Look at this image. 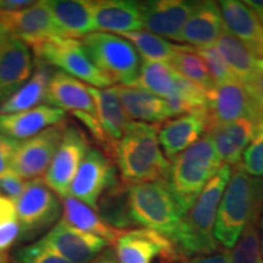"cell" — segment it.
<instances>
[{"instance_id": "1", "label": "cell", "mask_w": 263, "mask_h": 263, "mask_svg": "<svg viewBox=\"0 0 263 263\" xmlns=\"http://www.w3.org/2000/svg\"><path fill=\"white\" fill-rule=\"evenodd\" d=\"M230 176L232 166L223 163L193 206L183 215L176 234L171 239L180 256L195 257L219 251L215 227L219 203Z\"/></svg>"}, {"instance_id": "2", "label": "cell", "mask_w": 263, "mask_h": 263, "mask_svg": "<svg viewBox=\"0 0 263 263\" xmlns=\"http://www.w3.org/2000/svg\"><path fill=\"white\" fill-rule=\"evenodd\" d=\"M160 124L133 122L115 146L112 157L127 184L167 182L171 162L159 141Z\"/></svg>"}, {"instance_id": "3", "label": "cell", "mask_w": 263, "mask_h": 263, "mask_svg": "<svg viewBox=\"0 0 263 263\" xmlns=\"http://www.w3.org/2000/svg\"><path fill=\"white\" fill-rule=\"evenodd\" d=\"M263 211V178H254L235 166L217 213L215 236L218 244L233 249L246 226Z\"/></svg>"}, {"instance_id": "4", "label": "cell", "mask_w": 263, "mask_h": 263, "mask_svg": "<svg viewBox=\"0 0 263 263\" xmlns=\"http://www.w3.org/2000/svg\"><path fill=\"white\" fill-rule=\"evenodd\" d=\"M222 164L215 144L207 133L172 160L167 183L183 215L196 201Z\"/></svg>"}, {"instance_id": "5", "label": "cell", "mask_w": 263, "mask_h": 263, "mask_svg": "<svg viewBox=\"0 0 263 263\" xmlns=\"http://www.w3.org/2000/svg\"><path fill=\"white\" fill-rule=\"evenodd\" d=\"M130 215L136 226L172 239L183 212L167 182L129 184Z\"/></svg>"}, {"instance_id": "6", "label": "cell", "mask_w": 263, "mask_h": 263, "mask_svg": "<svg viewBox=\"0 0 263 263\" xmlns=\"http://www.w3.org/2000/svg\"><path fill=\"white\" fill-rule=\"evenodd\" d=\"M94 65L112 83L133 87L140 71V57L127 39L104 32H93L82 39Z\"/></svg>"}, {"instance_id": "7", "label": "cell", "mask_w": 263, "mask_h": 263, "mask_svg": "<svg viewBox=\"0 0 263 263\" xmlns=\"http://www.w3.org/2000/svg\"><path fill=\"white\" fill-rule=\"evenodd\" d=\"M50 106L61 108L81 121L94 139L110 155V149L98 120L97 107L89 87L61 71L54 72L49 82L47 101Z\"/></svg>"}, {"instance_id": "8", "label": "cell", "mask_w": 263, "mask_h": 263, "mask_svg": "<svg viewBox=\"0 0 263 263\" xmlns=\"http://www.w3.org/2000/svg\"><path fill=\"white\" fill-rule=\"evenodd\" d=\"M62 202L43 178L28 180L25 192L16 201L20 241H33L58 223Z\"/></svg>"}, {"instance_id": "9", "label": "cell", "mask_w": 263, "mask_h": 263, "mask_svg": "<svg viewBox=\"0 0 263 263\" xmlns=\"http://www.w3.org/2000/svg\"><path fill=\"white\" fill-rule=\"evenodd\" d=\"M33 50L41 62L55 66L64 73L94 85V88H110L114 84L94 65L83 43L78 39L52 38L33 47Z\"/></svg>"}, {"instance_id": "10", "label": "cell", "mask_w": 263, "mask_h": 263, "mask_svg": "<svg viewBox=\"0 0 263 263\" xmlns=\"http://www.w3.org/2000/svg\"><path fill=\"white\" fill-rule=\"evenodd\" d=\"M203 117L207 130L216 126L234 122L241 118L261 121L263 110L256 103L254 95L245 84L239 81L216 85L207 91V103Z\"/></svg>"}, {"instance_id": "11", "label": "cell", "mask_w": 263, "mask_h": 263, "mask_svg": "<svg viewBox=\"0 0 263 263\" xmlns=\"http://www.w3.org/2000/svg\"><path fill=\"white\" fill-rule=\"evenodd\" d=\"M90 147L83 130L73 124L66 126L57 154L43 178L57 195H68L72 180Z\"/></svg>"}, {"instance_id": "12", "label": "cell", "mask_w": 263, "mask_h": 263, "mask_svg": "<svg viewBox=\"0 0 263 263\" xmlns=\"http://www.w3.org/2000/svg\"><path fill=\"white\" fill-rule=\"evenodd\" d=\"M115 251L120 263H173L180 257L172 240L145 228L123 232Z\"/></svg>"}, {"instance_id": "13", "label": "cell", "mask_w": 263, "mask_h": 263, "mask_svg": "<svg viewBox=\"0 0 263 263\" xmlns=\"http://www.w3.org/2000/svg\"><path fill=\"white\" fill-rule=\"evenodd\" d=\"M117 179L116 163L103 151L90 147L72 180L67 196L97 211L99 199Z\"/></svg>"}, {"instance_id": "14", "label": "cell", "mask_w": 263, "mask_h": 263, "mask_svg": "<svg viewBox=\"0 0 263 263\" xmlns=\"http://www.w3.org/2000/svg\"><path fill=\"white\" fill-rule=\"evenodd\" d=\"M64 122L44 129L37 136L20 141L12 160L11 171L25 180L42 178L47 173L64 137Z\"/></svg>"}, {"instance_id": "15", "label": "cell", "mask_w": 263, "mask_h": 263, "mask_svg": "<svg viewBox=\"0 0 263 263\" xmlns=\"http://www.w3.org/2000/svg\"><path fill=\"white\" fill-rule=\"evenodd\" d=\"M41 240L71 263H89L110 245L105 239L82 232L64 219H60Z\"/></svg>"}, {"instance_id": "16", "label": "cell", "mask_w": 263, "mask_h": 263, "mask_svg": "<svg viewBox=\"0 0 263 263\" xmlns=\"http://www.w3.org/2000/svg\"><path fill=\"white\" fill-rule=\"evenodd\" d=\"M12 37L35 47L49 39L61 37L47 0L34 2L27 8L0 16Z\"/></svg>"}, {"instance_id": "17", "label": "cell", "mask_w": 263, "mask_h": 263, "mask_svg": "<svg viewBox=\"0 0 263 263\" xmlns=\"http://www.w3.org/2000/svg\"><path fill=\"white\" fill-rule=\"evenodd\" d=\"M196 3L184 0H154L140 3L143 28L146 32L178 42L184 25Z\"/></svg>"}, {"instance_id": "18", "label": "cell", "mask_w": 263, "mask_h": 263, "mask_svg": "<svg viewBox=\"0 0 263 263\" xmlns=\"http://www.w3.org/2000/svg\"><path fill=\"white\" fill-rule=\"evenodd\" d=\"M33 74L29 45L10 35L0 45V87L4 100L21 88Z\"/></svg>"}, {"instance_id": "19", "label": "cell", "mask_w": 263, "mask_h": 263, "mask_svg": "<svg viewBox=\"0 0 263 263\" xmlns=\"http://www.w3.org/2000/svg\"><path fill=\"white\" fill-rule=\"evenodd\" d=\"M226 31L238 38L251 54L263 59V25L244 2L223 0L218 3Z\"/></svg>"}, {"instance_id": "20", "label": "cell", "mask_w": 263, "mask_h": 263, "mask_svg": "<svg viewBox=\"0 0 263 263\" xmlns=\"http://www.w3.org/2000/svg\"><path fill=\"white\" fill-rule=\"evenodd\" d=\"M91 3L94 27L104 33L138 32L143 28L139 2L129 0H98Z\"/></svg>"}, {"instance_id": "21", "label": "cell", "mask_w": 263, "mask_h": 263, "mask_svg": "<svg viewBox=\"0 0 263 263\" xmlns=\"http://www.w3.org/2000/svg\"><path fill=\"white\" fill-rule=\"evenodd\" d=\"M65 117V111L50 105H41L24 112L0 115V134L24 141L49 127L64 122Z\"/></svg>"}, {"instance_id": "22", "label": "cell", "mask_w": 263, "mask_h": 263, "mask_svg": "<svg viewBox=\"0 0 263 263\" xmlns=\"http://www.w3.org/2000/svg\"><path fill=\"white\" fill-rule=\"evenodd\" d=\"M223 31L224 24L218 3H196L177 43H185L194 49L205 48L215 44Z\"/></svg>"}, {"instance_id": "23", "label": "cell", "mask_w": 263, "mask_h": 263, "mask_svg": "<svg viewBox=\"0 0 263 263\" xmlns=\"http://www.w3.org/2000/svg\"><path fill=\"white\" fill-rule=\"evenodd\" d=\"M257 123L251 118H241L207 130L221 161L234 167L241 164L244 151L257 130Z\"/></svg>"}, {"instance_id": "24", "label": "cell", "mask_w": 263, "mask_h": 263, "mask_svg": "<svg viewBox=\"0 0 263 263\" xmlns=\"http://www.w3.org/2000/svg\"><path fill=\"white\" fill-rule=\"evenodd\" d=\"M207 130L203 114L184 115L164 122L159 130V141L162 151L170 160L189 149L203 137Z\"/></svg>"}, {"instance_id": "25", "label": "cell", "mask_w": 263, "mask_h": 263, "mask_svg": "<svg viewBox=\"0 0 263 263\" xmlns=\"http://www.w3.org/2000/svg\"><path fill=\"white\" fill-rule=\"evenodd\" d=\"M89 90L94 99L95 107H97L99 123L107 140L110 156H112L115 146L123 138L132 121L124 112V108L115 87H89Z\"/></svg>"}, {"instance_id": "26", "label": "cell", "mask_w": 263, "mask_h": 263, "mask_svg": "<svg viewBox=\"0 0 263 263\" xmlns=\"http://www.w3.org/2000/svg\"><path fill=\"white\" fill-rule=\"evenodd\" d=\"M115 89L124 108V112L133 122L137 121L140 123L161 124L171 118L164 99L156 97L137 85H116Z\"/></svg>"}, {"instance_id": "27", "label": "cell", "mask_w": 263, "mask_h": 263, "mask_svg": "<svg viewBox=\"0 0 263 263\" xmlns=\"http://www.w3.org/2000/svg\"><path fill=\"white\" fill-rule=\"evenodd\" d=\"M48 4L62 38L83 39L95 31L91 3L88 0H49Z\"/></svg>"}, {"instance_id": "28", "label": "cell", "mask_w": 263, "mask_h": 263, "mask_svg": "<svg viewBox=\"0 0 263 263\" xmlns=\"http://www.w3.org/2000/svg\"><path fill=\"white\" fill-rule=\"evenodd\" d=\"M52 73L54 72L47 64L39 61L32 77L0 104V115L24 112L41 106V103H45Z\"/></svg>"}, {"instance_id": "29", "label": "cell", "mask_w": 263, "mask_h": 263, "mask_svg": "<svg viewBox=\"0 0 263 263\" xmlns=\"http://www.w3.org/2000/svg\"><path fill=\"white\" fill-rule=\"evenodd\" d=\"M97 211L101 219L115 229L121 232L136 229L130 215L129 184L122 179H117L105 190L99 199Z\"/></svg>"}, {"instance_id": "30", "label": "cell", "mask_w": 263, "mask_h": 263, "mask_svg": "<svg viewBox=\"0 0 263 263\" xmlns=\"http://www.w3.org/2000/svg\"><path fill=\"white\" fill-rule=\"evenodd\" d=\"M61 202L62 211H64L62 219L82 232L100 236L110 244H115L118 236L123 233L105 223L99 216L98 211L74 197H62Z\"/></svg>"}, {"instance_id": "31", "label": "cell", "mask_w": 263, "mask_h": 263, "mask_svg": "<svg viewBox=\"0 0 263 263\" xmlns=\"http://www.w3.org/2000/svg\"><path fill=\"white\" fill-rule=\"evenodd\" d=\"M215 45L236 80L240 83L248 85L254 77L256 62L258 59L255 58L238 38L226 31V28Z\"/></svg>"}, {"instance_id": "32", "label": "cell", "mask_w": 263, "mask_h": 263, "mask_svg": "<svg viewBox=\"0 0 263 263\" xmlns=\"http://www.w3.org/2000/svg\"><path fill=\"white\" fill-rule=\"evenodd\" d=\"M178 81L179 74L170 64L144 61L136 85L161 99H167L176 91Z\"/></svg>"}, {"instance_id": "33", "label": "cell", "mask_w": 263, "mask_h": 263, "mask_svg": "<svg viewBox=\"0 0 263 263\" xmlns=\"http://www.w3.org/2000/svg\"><path fill=\"white\" fill-rule=\"evenodd\" d=\"M171 117L192 114H203L207 103V91L179 76L178 85L170 98L164 99Z\"/></svg>"}, {"instance_id": "34", "label": "cell", "mask_w": 263, "mask_h": 263, "mask_svg": "<svg viewBox=\"0 0 263 263\" xmlns=\"http://www.w3.org/2000/svg\"><path fill=\"white\" fill-rule=\"evenodd\" d=\"M170 65L183 78L197 84L206 91L216 87L205 62L196 54L195 49L188 45H178V50Z\"/></svg>"}, {"instance_id": "35", "label": "cell", "mask_w": 263, "mask_h": 263, "mask_svg": "<svg viewBox=\"0 0 263 263\" xmlns=\"http://www.w3.org/2000/svg\"><path fill=\"white\" fill-rule=\"evenodd\" d=\"M122 37L136 48L139 57L143 58L144 61L170 64L178 50V45L172 44L164 38L146 31L126 33Z\"/></svg>"}, {"instance_id": "36", "label": "cell", "mask_w": 263, "mask_h": 263, "mask_svg": "<svg viewBox=\"0 0 263 263\" xmlns=\"http://www.w3.org/2000/svg\"><path fill=\"white\" fill-rule=\"evenodd\" d=\"M259 216H255L240 235L230 252V263H263L258 239Z\"/></svg>"}, {"instance_id": "37", "label": "cell", "mask_w": 263, "mask_h": 263, "mask_svg": "<svg viewBox=\"0 0 263 263\" xmlns=\"http://www.w3.org/2000/svg\"><path fill=\"white\" fill-rule=\"evenodd\" d=\"M20 239V224L16 203L0 196V259Z\"/></svg>"}, {"instance_id": "38", "label": "cell", "mask_w": 263, "mask_h": 263, "mask_svg": "<svg viewBox=\"0 0 263 263\" xmlns=\"http://www.w3.org/2000/svg\"><path fill=\"white\" fill-rule=\"evenodd\" d=\"M11 261L12 263H71L42 240L15 250Z\"/></svg>"}, {"instance_id": "39", "label": "cell", "mask_w": 263, "mask_h": 263, "mask_svg": "<svg viewBox=\"0 0 263 263\" xmlns=\"http://www.w3.org/2000/svg\"><path fill=\"white\" fill-rule=\"evenodd\" d=\"M195 51L205 62L207 70H209L216 85L226 84L236 80L235 76L230 71L228 65H227L224 59H223L221 52L218 51L215 44L205 48L195 49Z\"/></svg>"}, {"instance_id": "40", "label": "cell", "mask_w": 263, "mask_h": 263, "mask_svg": "<svg viewBox=\"0 0 263 263\" xmlns=\"http://www.w3.org/2000/svg\"><path fill=\"white\" fill-rule=\"evenodd\" d=\"M241 167L249 176L263 178V118L258 121L254 139L244 151Z\"/></svg>"}, {"instance_id": "41", "label": "cell", "mask_w": 263, "mask_h": 263, "mask_svg": "<svg viewBox=\"0 0 263 263\" xmlns=\"http://www.w3.org/2000/svg\"><path fill=\"white\" fill-rule=\"evenodd\" d=\"M26 184L27 182H25L24 178L10 170L0 176V196L16 203L24 194Z\"/></svg>"}, {"instance_id": "42", "label": "cell", "mask_w": 263, "mask_h": 263, "mask_svg": "<svg viewBox=\"0 0 263 263\" xmlns=\"http://www.w3.org/2000/svg\"><path fill=\"white\" fill-rule=\"evenodd\" d=\"M20 141L0 134V176L11 170L12 160Z\"/></svg>"}, {"instance_id": "43", "label": "cell", "mask_w": 263, "mask_h": 263, "mask_svg": "<svg viewBox=\"0 0 263 263\" xmlns=\"http://www.w3.org/2000/svg\"><path fill=\"white\" fill-rule=\"evenodd\" d=\"M251 94L254 95L256 103L263 110V59H258L256 62V68L254 77L250 83L246 85Z\"/></svg>"}, {"instance_id": "44", "label": "cell", "mask_w": 263, "mask_h": 263, "mask_svg": "<svg viewBox=\"0 0 263 263\" xmlns=\"http://www.w3.org/2000/svg\"><path fill=\"white\" fill-rule=\"evenodd\" d=\"M185 263H230V252L228 250H224V251H217L210 255L195 256Z\"/></svg>"}, {"instance_id": "45", "label": "cell", "mask_w": 263, "mask_h": 263, "mask_svg": "<svg viewBox=\"0 0 263 263\" xmlns=\"http://www.w3.org/2000/svg\"><path fill=\"white\" fill-rule=\"evenodd\" d=\"M33 3L34 2H27V0H0V16L27 8Z\"/></svg>"}, {"instance_id": "46", "label": "cell", "mask_w": 263, "mask_h": 263, "mask_svg": "<svg viewBox=\"0 0 263 263\" xmlns=\"http://www.w3.org/2000/svg\"><path fill=\"white\" fill-rule=\"evenodd\" d=\"M89 263H120V262H118V259H117L116 251H115V249L110 248V249L104 250L100 255L97 256V257H95L93 261Z\"/></svg>"}, {"instance_id": "47", "label": "cell", "mask_w": 263, "mask_h": 263, "mask_svg": "<svg viewBox=\"0 0 263 263\" xmlns=\"http://www.w3.org/2000/svg\"><path fill=\"white\" fill-rule=\"evenodd\" d=\"M258 239H259V250H261V255L263 258V211L261 212L258 219Z\"/></svg>"}, {"instance_id": "48", "label": "cell", "mask_w": 263, "mask_h": 263, "mask_svg": "<svg viewBox=\"0 0 263 263\" xmlns=\"http://www.w3.org/2000/svg\"><path fill=\"white\" fill-rule=\"evenodd\" d=\"M10 31L8 29V27H6L4 22L0 20V45H2V43L5 41V39H8L10 37Z\"/></svg>"}, {"instance_id": "49", "label": "cell", "mask_w": 263, "mask_h": 263, "mask_svg": "<svg viewBox=\"0 0 263 263\" xmlns=\"http://www.w3.org/2000/svg\"><path fill=\"white\" fill-rule=\"evenodd\" d=\"M4 101V95H3V90H2V87H0V104Z\"/></svg>"}, {"instance_id": "50", "label": "cell", "mask_w": 263, "mask_h": 263, "mask_svg": "<svg viewBox=\"0 0 263 263\" xmlns=\"http://www.w3.org/2000/svg\"><path fill=\"white\" fill-rule=\"evenodd\" d=\"M0 263H9V261H8V257H6V258H3V259H0Z\"/></svg>"}, {"instance_id": "51", "label": "cell", "mask_w": 263, "mask_h": 263, "mask_svg": "<svg viewBox=\"0 0 263 263\" xmlns=\"http://www.w3.org/2000/svg\"><path fill=\"white\" fill-rule=\"evenodd\" d=\"M262 25H263V21H262Z\"/></svg>"}]
</instances>
